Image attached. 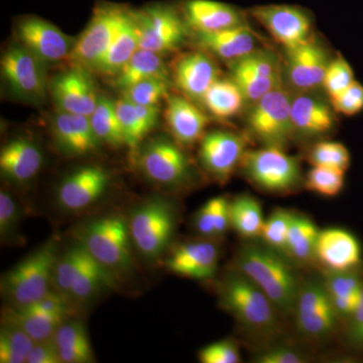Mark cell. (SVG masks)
Here are the masks:
<instances>
[{
	"instance_id": "ac0fdd59",
	"label": "cell",
	"mask_w": 363,
	"mask_h": 363,
	"mask_svg": "<svg viewBox=\"0 0 363 363\" xmlns=\"http://www.w3.org/2000/svg\"><path fill=\"white\" fill-rule=\"evenodd\" d=\"M219 69L209 52H185L177 58L172 75L184 96L193 102H201L208 89L219 79Z\"/></svg>"
},
{
	"instance_id": "7dc6e473",
	"label": "cell",
	"mask_w": 363,
	"mask_h": 363,
	"mask_svg": "<svg viewBox=\"0 0 363 363\" xmlns=\"http://www.w3.org/2000/svg\"><path fill=\"white\" fill-rule=\"evenodd\" d=\"M233 64L252 72L259 77L281 78L278 61L269 52L255 51L243 58L236 60Z\"/></svg>"
},
{
	"instance_id": "d6986e66",
	"label": "cell",
	"mask_w": 363,
	"mask_h": 363,
	"mask_svg": "<svg viewBox=\"0 0 363 363\" xmlns=\"http://www.w3.org/2000/svg\"><path fill=\"white\" fill-rule=\"evenodd\" d=\"M289 82L300 91H311L323 86L330 61L323 48L311 39L297 47L286 49Z\"/></svg>"
},
{
	"instance_id": "ba28073f",
	"label": "cell",
	"mask_w": 363,
	"mask_h": 363,
	"mask_svg": "<svg viewBox=\"0 0 363 363\" xmlns=\"http://www.w3.org/2000/svg\"><path fill=\"white\" fill-rule=\"evenodd\" d=\"M2 82L13 97L26 104L44 101L49 92L45 64L18 42L6 48L0 61Z\"/></svg>"
},
{
	"instance_id": "f5cc1de1",
	"label": "cell",
	"mask_w": 363,
	"mask_h": 363,
	"mask_svg": "<svg viewBox=\"0 0 363 363\" xmlns=\"http://www.w3.org/2000/svg\"><path fill=\"white\" fill-rule=\"evenodd\" d=\"M304 358L298 352L289 348L277 347L262 352L257 358V362L259 363H303Z\"/></svg>"
},
{
	"instance_id": "11a10c76",
	"label": "cell",
	"mask_w": 363,
	"mask_h": 363,
	"mask_svg": "<svg viewBox=\"0 0 363 363\" xmlns=\"http://www.w3.org/2000/svg\"><path fill=\"white\" fill-rule=\"evenodd\" d=\"M350 337L353 342L363 345V286L359 304L352 316Z\"/></svg>"
},
{
	"instance_id": "1f68e13d",
	"label": "cell",
	"mask_w": 363,
	"mask_h": 363,
	"mask_svg": "<svg viewBox=\"0 0 363 363\" xmlns=\"http://www.w3.org/2000/svg\"><path fill=\"white\" fill-rule=\"evenodd\" d=\"M52 340L56 344L62 363L94 362L89 337L81 322H64L55 332Z\"/></svg>"
},
{
	"instance_id": "83f0119b",
	"label": "cell",
	"mask_w": 363,
	"mask_h": 363,
	"mask_svg": "<svg viewBox=\"0 0 363 363\" xmlns=\"http://www.w3.org/2000/svg\"><path fill=\"white\" fill-rule=\"evenodd\" d=\"M116 109L123 126L125 145L133 156H136L140 143L156 126L160 116L159 107L143 106L121 97L116 101Z\"/></svg>"
},
{
	"instance_id": "8d00e7d4",
	"label": "cell",
	"mask_w": 363,
	"mask_h": 363,
	"mask_svg": "<svg viewBox=\"0 0 363 363\" xmlns=\"http://www.w3.org/2000/svg\"><path fill=\"white\" fill-rule=\"evenodd\" d=\"M89 118L100 142L114 147L125 145L123 126L116 113V101L108 97L100 96L96 108Z\"/></svg>"
},
{
	"instance_id": "836d02e7",
	"label": "cell",
	"mask_w": 363,
	"mask_h": 363,
	"mask_svg": "<svg viewBox=\"0 0 363 363\" xmlns=\"http://www.w3.org/2000/svg\"><path fill=\"white\" fill-rule=\"evenodd\" d=\"M245 98L233 79L215 81L203 97L202 104L211 116L219 119L231 118L240 113Z\"/></svg>"
},
{
	"instance_id": "8992f818",
	"label": "cell",
	"mask_w": 363,
	"mask_h": 363,
	"mask_svg": "<svg viewBox=\"0 0 363 363\" xmlns=\"http://www.w3.org/2000/svg\"><path fill=\"white\" fill-rule=\"evenodd\" d=\"M140 49L164 55L178 50L185 42L188 23L181 9L166 2L133 9Z\"/></svg>"
},
{
	"instance_id": "3957f363",
	"label": "cell",
	"mask_w": 363,
	"mask_h": 363,
	"mask_svg": "<svg viewBox=\"0 0 363 363\" xmlns=\"http://www.w3.org/2000/svg\"><path fill=\"white\" fill-rule=\"evenodd\" d=\"M78 242L114 274L128 272L133 264L128 220L123 215L108 214L88 222L79 230Z\"/></svg>"
},
{
	"instance_id": "5bb4252c",
	"label": "cell",
	"mask_w": 363,
	"mask_h": 363,
	"mask_svg": "<svg viewBox=\"0 0 363 363\" xmlns=\"http://www.w3.org/2000/svg\"><path fill=\"white\" fill-rule=\"evenodd\" d=\"M49 92L58 111L85 116L93 113L100 98L90 70L73 65L50 81Z\"/></svg>"
},
{
	"instance_id": "d4e9b609",
	"label": "cell",
	"mask_w": 363,
	"mask_h": 363,
	"mask_svg": "<svg viewBox=\"0 0 363 363\" xmlns=\"http://www.w3.org/2000/svg\"><path fill=\"white\" fill-rule=\"evenodd\" d=\"M43 164L40 147L25 138H14L2 147L0 171L7 180L26 184L39 173Z\"/></svg>"
},
{
	"instance_id": "f907efd6",
	"label": "cell",
	"mask_w": 363,
	"mask_h": 363,
	"mask_svg": "<svg viewBox=\"0 0 363 363\" xmlns=\"http://www.w3.org/2000/svg\"><path fill=\"white\" fill-rule=\"evenodd\" d=\"M198 358L203 363H238L240 362V353L233 341L222 340L203 348Z\"/></svg>"
},
{
	"instance_id": "f35d334b",
	"label": "cell",
	"mask_w": 363,
	"mask_h": 363,
	"mask_svg": "<svg viewBox=\"0 0 363 363\" xmlns=\"http://www.w3.org/2000/svg\"><path fill=\"white\" fill-rule=\"evenodd\" d=\"M35 341L16 325H2L0 332V362L25 363Z\"/></svg>"
},
{
	"instance_id": "f1b7e54d",
	"label": "cell",
	"mask_w": 363,
	"mask_h": 363,
	"mask_svg": "<svg viewBox=\"0 0 363 363\" xmlns=\"http://www.w3.org/2000/svg\"><path fill=\"white\" fill-rule=\"evenodd\" d=\"M4 321L16 325L33 339L35 342L52 338L57 329L68 318L49 314L35 306H14L6 307Z\"/></svg>"
},
{
	"instance_id": "b9f144b4",
	"label": "cell",
	"mask_w": 363,
	"mask_h": 363,
	"mask_svg": "<svg viewBox=\"0 0 363 363\" xmlns=\"http://www.w3.org/2000/svg\"><path fill=\"white\" fill-rule=\"evenodd\" d=\"M168 91L169 80L152 78L126 88L123 97L143 106H157L162 99L168 98Z\"/></svg>"
},
{
	"instance_id": "ffe728a7",
	"label": "cell",
	"mask_w": 363,
	"mask_h": 363,
	"mask_svg": "<svg viewBox=\"0 0 363 363\" xmlns=\"http://www.w3.org/2000/svg\"><path fill=\"white\" fill-rule=\"evenodd\" d=\"M52 136L57 147L69 157H86L100 147L89 116L58 111L52 123Z\"/></svg>"
},
{
	"instance_id": "f6af8a7d",
	"label": "cell",
	"mask_w": 363,
	"mask_h": 363,
	"mask_svg": "<svg viewBox=\"0 0 363 363\" xmlns=\"http://www.w3.org/2000/svg\"><path fill=\"white\" fill-rule=\"evenodd\" d=\"M354 72L340 54L331 60L325 74L323 87L329 98L336 96L354 82Z\"/></svg>"
},
{
	"instance_id": "9c48e42d",
	"label": "cell",
	"mask_w": 363,
	"mask_h": 363,
	"mask_svg": "<svg viewBox=\"0 0 363 363\" xmlns=\"http://www.w3.org/2000/svg\"><path fill=\"white\" fill-rule=\"evenodd\" d=\"M292 98L283 84L252 104L248 112V130L264 147L285 150L295 135L291 105Z\"/></svg>"
},
{
	"instance_id": "9f6ffc18",
	"label": "cell",
	"mask_w": 363,
	"mask_h": 363,
	"mask_svg": "<svg viewBox=\"0 0 363 363\" xmlns=\"http://www.w3.org/2000/svg\"><path fill=\"white\" fill-rule=\"evenodd\" d=\"M331 300L337 315L352 317L357 311L360 298H331Z\"/></svg>"
},
{
	"instance_id": "681fc988",
	"label": "cell",
	"mask_w": 363,
	"mask_h": 363,
	"mask_svg": "<svg viewBox=\"0 0 363 363\" xmlns=\"http://www.w3.org/2000/svg\"><path fill=\"white\" fill-rule=\"evenodd\" d=\"M20 221V210L13 196L6 191L0 192V235L2 240L14 238Z\"/></svg>"
},
{
	"instance_id": "e575fe53",
	"label": "cell",
	"mask_w": 363,
	"mask_h": 363,
	"mask_svg": "<svg viewBox=\"0 0 363 363\" xmlns=\"http://www.w3.org/2000/svg\"><path fill=\"white\" fill-rule=\"evenodd\" d=\"M230 224L245 238H260L264 220L262 205L250 195H240L229 202Z\"/></svg>"
},
{
	"instance_id": "30bf717a",
	"label": "cell",
	"mask_w": 363,
	"mask_h": 363,
	"mask_svg": "<svg viewBox=\"0 0 363 363\" xmlns=\"http://www.w3.org/2000/svg\"><path fill=\"white\" fill-rule=\"evenodd\" d=\"M128 226L136 250L147 259H154L168 247L175 229V218L169 205L152 199L133 212Z\"/></svg>"
},
{
	"instance_id": "603a6c76",
	"label": "cell",
	"mask_w": 363,
	"mask_h": 363,
	"mask_svg": "<svg viewBox=\"0 0 363 363\" xmlns=\"http://www.w3.org/2000/svg\"><path fill=\"white\" fill-rule=\"evenodd\" d=\"M218 262V248L214 243L195 241L177 248L164 266L174 274L185 278L209 279L216 274Z\"/></svg>"
},
{
	"instance_id": "db71d44e",
	"label": "cell",
	"mask_w": 363,
	"mask_h": 363,
	"mask_svg": "<svg viewBox=\"0 0 363 363\" xmlns=\"http://www.w3.org/2000/svg\"><path fill=\"white\" fill-rule=\"evenodd\" d=\"M196 229L198 233L204 236H215L214 229V214H213V203L212 199L205 203L195 219Z\"/></svg>"
},
{
	"instance_id": "7402d4cb",
	"label": "cell",
	"mask_w": 363,
	"mask_h": 363,
	"mask_svg": "<svg viewBox=\"0 0 363 363\" xmlns=\"http://www.w3.org/2000/svg\"><path fill=\"white\" fill-rule=\"evenodd\" d=\"M315 257L332 272L352 271L362 262V247L350 231L327 228L319 231Z\"/></svg>"
},
{
	"instance_id": "52a82bcc",
	"label": "cell",
	"mask_w": 363,
	"mask_h": 363,
	"mask_svg": "<svg viewBox=\"0 0 363 363\" xmlns=\"http://www.w3.org/2000/svg\"><path fill=\"white\" fill-rule=\"evenodd\" d=\"M128 9L124 4L97 2L84 32L76 39L69 60L72 65L95 71L118 32Z\"/></svg>"
},
{
	"instance_id": "d6a6232c",
	"label": "cell",
	"mask_w": 363,
	"mask_h": 363,
	"mask_svg": "<svg viewBox=\"0 0 363 363\" xmlns=\"http://www.w3.org/2000/svg\"><path fill=\"white\" fill-rule=\"evenodd\" d=\"M116 276L88 252L84 266L72 286L70 298L76 302H86L104 290L116 289Z\"/></svg>"
},
{
	"instance_id": "7a4b0ae2",
	"label": "cell",
	"mask_w": 363,
	"mask_h": 363,
	"mask_svg": "<svg viewBox=\"0 0 363 363\" xmlns=\"http://www.w3.org/2000/svg\"><path fill=\"white\" fill-rule=\"evenodd\" d=\"M58 259V245L52 240L6 274L2 279V295L14 306L38 302L50 292Z\"/></svg>"
},
{
	"instance_id": "c3c4849f",
	"label": "cell",
	"mask_w": 363,
	"mask_h": 363,
	"mask_svg": "<svg viewBox=\"0 0 363 363\" xmlns=\"http://www.w3.org/2000/svg\"><path fill=\"white\" fill-rule=\"evenodd\" d=\"M334 111L345 116H354L363 111V85L354 81L342 92L330 98Z\"/></svg>"
},
{
	"instance_id": "7bdbcfd3",
	"label": "cell",
	"mask_w": 363,
	"mask_h": 363,
	"mask_svg": "<svg viewBox=\"0 0 363 363\" xmlns=\"http://www.w3.org/2000/svg\"><path fill=\"white\" fill-rule=\"evenodd\" d=\"M308 161L313 166H326L347 171L350 168V152L343 143L320 142L316 143L308 155Z\"/></svg>"
},
{
	"instance_id": "5b68a950",
	"label": "cell",
	"mask_w": 363,
	"mask_h": 363,
	"mask_svg": "<svg viewBox=\"0 0 363 363\" xmlns=\"http://www.w3.org/2000/svg\"><path fill=\"white\" fill-rule=\"evenodd\" d=\"M240 167L252 185L269 193H289L304 182L297 157L279 147L247 150Z\"/></svg>"
},
{
	"instance_id": "d590c367",
	"label": "cell",
	"mask_w": 363,
	"mask_h": 363,
	"mask_svg": "<svg viewBox=\"0 0 363 363\" xmlns=\"http://www.w3.org/2000/svg\"><path fill=\"white\" fill-rule=\"evenodd\" d=\"M319 231L311 219L303 215L293 214L285 252L298 262L312 259L315 257Z\"/></svg>"
},
{
	"instance_id": "2e32d148",
	"label": "cell",
	"mask_w": 363,
	"mask_h": 363,
	"mask_svg": "<svg viewBox=\"0 0 363 363\" xmlns=\"http://www.w3.org/2000/svg\"><path fill=\"white\" fill-rule=\"evenodd\" d=\"M245 150L242 136L231 131L214 130L201 138L200 161L210 175L224 183L240 167Z\"/></svg>"
},
{
	"instance_id": "4fadbf2b",
	"label": "cell",
	"mask_w": 363,
	"mask_h": 363,
	"mask_svg": "<svg viewBox=\"0 0 363 363\" xmlns=\"http://www.w3.org/2000/svg\"><path fill=\"white\" fill-rule=\"evenodd\" d=\"M138 155L143 173L154 183L173 187L190 178L191 164L187 156L178 145L167 138H155Z\"/></svg>"
},
{
	"instance_id": "484cf974",
	"label": "cell",
	"mask_w": 363,
	"mask_h": 363,
	"mask_svg": "<svg viewBox=\"0 0 363 363\" xmlns=\"http://www.w3.org/2000/svg\"><path fill=\"white\" fill-rule=\"evenodd\" d=\"M196 33L203 51L217 58L234 62L255 51L257 40L250 26L243 25L212 33Z\"/></svg>"
},
{
	"instance_id": "7c38bea8",
	"label": "cell",
	"mask_w": 363,
	"mask_h": 363,
	"mask_svg": "<svg viewBox=\"0 0 363 363\" xmlns=\"http://www.w3.org/2000/svg\"><path fill=\"white\" fill-rule=\"evenodd\" d=\"M248 13L285 50L312 39L311 13L303 7L269 4L252 7Z\"/></svg>"
},
{
	"instance_id": "ab89813d",
	"label": "cell",
	"mask_w": 363,
	"mask_h": 363,
	"mask_svg": "<svg viewBox=\"0 0 363 363\" xmlns=\"http://www.w3.org/2000/svg\"><path fill=\"white\" fill-rule=\"evenodd\" d=\"M305 188L323 197L340 194L345 185V171L326 166H313L304 180Z\"/></svg>"
},
{
	"instance_id": "e0dca14e",
	"label": "cell",
	"mask_w": 363,
	"mask_h": 363,
	"mask_svg": "<svg viewBox=\"0 0 363 363\" xmlns=\"http://www.w3.org/2000/svg\"><path fill=\"white\" fill-rule=\"evenodd\" d=\"M109 182L108 172L101 167H82L62 181L57 191V200L66 211H81L104 196Z\"/></svg>"
},
{
	"instance_id": "8fae6325",
	"label": "cell",
	"mask_w": 363,
	"mask_h": 363,
	"mask_svg": "<svg viewBox=\"0 0 363 363\" xmlns=\"http://www.w3.org/2000/svg\"><path fill=\"white\" fill-rule=\"evenodd\" d=\"M16 42L47 64L70 60L76 39L37 16H21L14 26Z\"/></svg>"
},
{
	"instance_id": "6da1fadb",
	"label": "cell",
	"mask_w": 363,
	"mask_h": 363,
	"mask_svg": "<svg viewBox=\"0 0 363 363\" xmlns=\"http://www.w3.org/2000/svg\"><path fill=\"white\" fill-rule=\"evenodd\" d=\"M278 250L247 245L238 255V272L262 291L279 312L291 313L297 304L301 286L293 267Z\"/></svg>"
},
{
	"instance_id": "4dcf8cb0",
	"label": "cell",
	"mask_w": 363,
	"mask_h": 363,
	"mask_svg": "<svg viewBox=\"0 0 363 363\" xmlns=\"http://www.w3.org/2000/svg\"><path fill=\"white\" fill-rule=\"evenodd\" d=\"M169 71L162 60V55L138 49L135 54L113 77L114 85L121 91L147 80L161 78L169 80Z\"/></svg>"
},
{
	"instance_id": "ee69618b",
	"label": "cell",
	"mask_w": 363,
	"mask_h": 363,
	"mask_svg": "<svg viewBox=\"0 0 363 363\" xmlns=\"http://www.w3.org/2000/svg\"><path fill=\"white\" fill-rule=\"evenodd\" d=\"M293 213L285 209H277L264 220L260 238L269 247L285 252L289 228L292 222Z\"/></svg>"
},
{
	"instance_id": "816d5d0a",
	"label": "cell",
	"mask_w": 363,
	"mask_h": 363,
	"mask_svg": "<svg viewBox=\"0 0 363 363\" xmlns=\"http://www.w3.org/2000/svg\"><path fill=\"white\" fill-rule=\"evenodd\" d=\"M58 350L52 338L35 342L26 363H61Z\"/></svg>"
},
{
	"instance_id": "f546056e",
	"label": "cell",
	"mask_w": 363,
	"mask_h": 363,
	"mask_svg": "<svg viewBox=\"0 0 363 363\" xmlns=\"http://www.w3.org/2000/svg\"><path fill=\"white\" fill-rule=\"evenodd\" d=\"M138 49L140 44L133 9L130 7L118 32L95 71L114 77Z\"/></svg>"
},
{
	"instance_id": "cb8c5ba5",
	"label": "cell",
	"mask_w": 363,
	"mask_h": 363,
	"mask_svg": "<svg viewBox=\"0 0 363 363\" xmlns=\"http://www.w3.org/2000/svg\"><path fill=\"white\" fill-rule=\"evenodd\" d=\"M167 125L180 145H192L204 136L209 117L185 96H168L164 111Z\"/></svg>"
},
{
	"instance_id": "bcb514c9",
	"label": "cell",
	"mask_w": 363,
	"mask_h": 363,
	"mask_svg": "<svg viewBox=\"0 0 363 363\" xmlns=\"http://www.w3.org/2000/svg\"><path fill=\"white\" fill-rule=\"evenodd\" d=\"M363 279L351 271L332 272L326 286L331 298H360Z\"/></svg>"
},
{
	"instance_id": "44dd1931",
	"label": "cell",
	"mask_w": 363,
	"mask_h": 363,
	"mask_svg": "<svg viewBox=\"0 0 363 363\" xmlns=\"http://www.w3.org/2000/svg\"><path fill=\"white\" fill-rule=\"evenodd\" d=\"M181 11L189 28L197 33H212L247 25L243 11L215 0H184Z\"/></svg>"
},
{
	"instance_id": "277c9868",
	"label": "cell",
	"mask_w": 363,
	"mask_h": 363,
	"mask_svg": "<svg viewBox=\"0 0 363 363\" xmlns=\"http://www.w3.org/2000/svg\"><path fill=\"white\" fill-rule=\"evenodd\" d=\"M222 307L241 325L255 333H271L276 329V306L240 272L229 274L219 289Z\"/></svg>"
},
{
	"instance_id": "4316f807",
	"label": "cell",
	"mask_w": 363,
	"mask_h": 363,
	"mask_svg": "<svg viewBox=\"0 0 363 363\" xmlns=\"http://www.w3.org/2000/svg\"><path fill=\"white\" fill-rule=\"evenodd\" d=\"M334 112L331 104L312 95L303 93L293 97L291 117L294 130L309 138L326 135L335 126Z\"/></svg>"
},
{
	"instance_id": "9a60e30c",
	"label": "cell",
	"mask_w": 363,
	"mask_h": 363,
	"mask_svg": "<svg viewBox=\"0 0 363 363\" xmlns=\"http://www.w3.org/2000/svg\"><path fill=\"white\" fill-rule=\"evenodd\" d=\"M295 310L298 329L308 337H327L334 330L337 313L325 285L310 281L301 286Z\"/></svg>"
},
{
	"instance_id": "74e56055",
	"label": "cell",
	"mask_w": 363,
	"mask_h": 363,
	"mask_svg": "<svg viewBox=\"0 0 363 363\" xmlns=\"http://www.w3.org/2000/svg\"><path fill=\"white\" fill-rule=\"evenodd\" d=\"M87 257V250L78 241L75 245L67 250L63 255L59 257L52 279L57 292L70 298L72 286L84 266Z\"/></svg>"
},
{
	"instance_id": "60d3db41",
	"label": "cell",
	"mask_w": 363,
	"mask_h": 363,
	"mask_svg": "<svg viewBox=\"0 0 363 363\" xmlns=\"http://www.w3.org/2000/svg\"><path fill=\"white\" fill-rule=\"evenodd\" d=\"M231 79L240 88L245 101L253 104L281 84V78H262L236 65H231Z\"/></svg>"
}]
</instances>
